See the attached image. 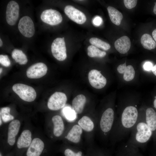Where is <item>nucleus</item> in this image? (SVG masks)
Listing matches in <instances>:
<instances>
[{
  "instance_id": "18",
  "label": "nucleus",
  "mask_w": 156,
  "mask_h": 156,
  "mask_svg": "<svg viewBox=\"0 0 156 156\" xmlns=\"http://www.w3.org/2000/svg\"><path fill=\"white\" fill-rule=\"evenodd\" d=\"M117 70L119 73L123 74V79L126 81L133 79L135 75V71L133 66L131 65L126 66V63L120 65Z\"/></svg>"
},
{
  "instance_id": "23",
  "label": "nucleus",
  "mask_w": 156,
  "mask_h": 156,
  "mask_svg": "<svg viewBox=\"0 0 156 156\" xmlns=\"http://www.w3.org/2000/svg\"><path fill=\"white\" fill-rule=\"evenodd\" d=\"M140 42L142 46L145 49L151 50L156 47L155 42L149 34H144L141 37Z\"/></svg>"
},
{
  "instance_id": "16",
  "label": "nucleus",
  "mask_w": 156,
  "mask_h": 156,
  "mask_svg": "<svg viewBox=\"0 0 156 156\" xmlns=\"http://www.w3.org/2000/svg\"><path fill=\"white\" fill-rule=\"evenodd\" d=\"M131 42L129 38L124 36L117 40L114 43V46L116 50L120 53L125 54L130 49Z\"/></svg>"
},
{
  "instance_id": "35",
  "label": "nucleus",
  "mask_w": 156,
  "mask_h": 156,
  "mask_svg": "<svg viewBox=\"0 0 156 156\" xmlns=\"http://www.w3.org/2000/svg\"><path fill=\"white\" fill-rule=\"evenodd\" d=\"M116 156H127L122 147L120 146L118 150Z\"/></svg>"
},
{
  "instance_id": "40",
  "label": "nucleus",
  "mask_w": 156,
  "mask_h": 156,
  "mask_svg": "<svg viewBox=\"0 0 156 156\" xmlns=\"http://www.w3.org/2000/svg\"><path fill=\"white\" fill-rule=\"evenodd\" d=\"M3 45V42L1 39L0 38V47H1Z\"/></svg>"
},
{
  "instance_id": "1",
  "label": "nucleus",
  "mask_w": 156,
  "mask_h": 156,
  "mask_svg": "<svg viewBox=\"0 0 156 156\" xmlns=\"http://www.w3.org/2000/svg\"><path fill=\"white\" fill-rule=\"evenodd\" d=\"M130 133V137L125 144L143 149L153 135L145 121L144 114H139L137 122Z\"/></svg>"
},
{
  "instance_id": "13",
  "label": "nucleus",
  "mask_w": 156,
  "mask_h": 156,
  "mask_svg": "<svg viewBox=\"0 0 156 156\" xmlns=\"http://www.w3.org/2000/svg\"><path fill=\"white\" fill-rule=\"evenodd\" d=\"M21 125L20 121L18 119H14L9 123L7 134V142L10 146H13L15 144Z\"/></svg>"
},
{
  "instance_id": "3",
  "label": "nucleus",
  "mask_w": 156,
  "mask_h": 156,
  "mask_svg": "<svg viewBox=\"0 0 156 156\" xmlns=\"http://www.w3.org/2000/svg\"><path fill=\"white\" fill-rule=\"evenodd\" d=\"M12 88L14 91L24 101L32 102L36 97V94L35 90L32 87L27 85L16 83L13 86Z\"/></svg>"
},
{
  "instance_id": "34",
  "label": "nucleus",
  "mask_w": 156,
  "mask_h": 156,
  "mask_svg": "<svg viewBox=\"0 0 156 156\" xmlns=\"http://www.w3.org/2000/svg\"><path fill=\"white\" fill-rule=\"evenodd\" d=\"M153 66L152 63L149 61L145 62L143 65L144 69L146 71L152 70Z\"/></svg>"
},
{
  "instance_id": "21",
  "label": "nucleus",
  "mask_w": 156,
  "mask_h": 156,
  "mask_svg": "<svg viewBox=\"0 0 156 156\" xmlns=\"http://www.w3.org/2000/svg\"><path fill=\"white\" fill-rule=\"evenodd\" d=\"M107 10L111 21L117 25H119L123 18L121 13L115 8L110 6L107 7Z\"/></svg>"
},
{
  "instance_id": "31",
  "label": "nucleus",
  "mask_w": 156,
  "mask_h": 156,
  "mask_svg": "<svg viewBox=\"0 0 156 156\" xmlns=\"http://www.w3.org/2000/svg\"><path fill=\"white\" fill-rule=\"evenodd\" d=\"M123 1L125 6L128 9H131L135 7L137 1L136 0H124Z\"/></svg>"
},
{
  "instance_id": "29",
  "label": "nucleus",
  "mask_w": 156,
  "mask_h": 156,
  "mask_svg": "<svg viewBox=\"0 0 156 156\" xmlns=\"http://www.w3.org/2000/svg\"><path fill=\"white\" fill-rule=\"evenodd\" d=\"M63 112L66 118L69 120H73L76 118V113L75 112L68 107L64 108Z\"/></svg>"
},
{
  "instance_id": "25",
  "label": "nucleus",
  "mask_w": 156,
  "mask_h": 156,
  "mask_svg": "<svg viewBox=\"0 0 156 156\" xmlns=\"http://www.w3.org/2000/svg\"><path fill=\"white\" fill-rule=\"evenodd\" d=\"M120 146L127 156H144L138 148L125 144Z\"/></svg>"
},
{
  "instance_id": "8",
  "label": "nucleus",
  "mask_w": 156,
  "mask_h": 156,
  "mask_svg": "<svg viewBox=\"0 0 156 156\" xmlns=\"http://www.w3.org/2000/svg\"><path fill=\"white\" fill-rule=\"evenodd\" d=\"M45 148L43 139L36 137L32 139L31 144L27 150L26 156H40Z\"/></svg>"
},
{
  "instance_id": "26",
  "label": "nucleus",
  "mask_w": 156,
  "mask_h": 156,
  "mask_svg": "<svg viewBox=\"0 0 156 156\" xmlns=\"http://www.w3.org/2000/svg\"><path fill=\"white\" fill-rule=\"evenodd\" d=\"M88 55L91 57H103L106 55V53L104 51L100 50L97 47L91 45L89 46L87 48Z\"/></svg>"
},
{
  "instance_id": "27",
  "label": "nucleus",
  "mask_w": 156,
  "mask_h": 156,
  "mask_svg": "<svg viewBox=\"0 0 156 156\" xmlns=\"http://www.w3.org/2000/svg\"><path fill=\"white\" fill-rule=\"evenodd\" d=\"M89 42L92 45L105 51L109 50L111 47L109 44L97 38H90Z\"/></svg>"
},
{
  "instance_id": "38",
  "label": "nucleus",
  "mask_w": 156,
  "mask_h": 156,
  "mask_svg": "<svg viewBox=\"0 0 156 156\" xmlns=\"http://www.w3.org/2000/svg\"><path fill=\"white\" fill-rule=\"evenodd\" d=\"M153 12L155 14H156V3L155 5L153 8Z\"/></svg>"
},
{
  "instance_id": "6",
  "label": "nucleus",
  "mask_w": 156,
  "mask_h": 156,
  "mask_svg": "<svg viewBox=\"0 0 156 156\" xmlns=\"http://www.w3.org/2000/svg\"><path fill=\"white\" fill-rule=\"evenodd\" d=\"M18 28L20 32L26 37H31L35 33L34 23L31 18L28 16H24L20 19Z\"/></svg>"
},
{
  "instance_id": "2",
  "label": "nucleus",
  "mask_w": 156,
  "mask_h": 156,
  "mask_svg": "<svg viewBox=\"0 0 156 156\" xmlns=\"http://www.w3.org/2000/svg\"><path fill=\"white\" fill-rule=\"evenodd\" d=\"M115 116L113 109L109 107L102 113L99 122L100 130L104 135H107L112 129Z\"/></svg>"
},
{
  "instance_id": "41",
  "label": "nucleus",
  "mask_w": 156,
  "mask_h": 156,
  "mask_svg": "<svg viewBox=\"0 0 156 156\" xmlns=\"http://www.w3.org/2000/svg\"><path fill=\"white\" fill-rule=\"evenodd\" d=\"M2 71V68H0V74L1 73Z\"/></svg>"
},
{
  "instance_id": "22",
  "label": "nucleus",
  "mask_w": 156,
  "mask_h": 156,
  "mask_svg": "<svg viewBox=\"0 0 156 156\" xmlns=\"http://www.w3.org/2000/svg\"><path fill=\"white\" fill-rule=\"evenodd\" d=\"M78 124L82 129L87 132L92 131L94 127L93 122L87 116H84L78 120Z\"/></svg>"
},
{
  "instance_id": "33",
  "label": "nucleus",
  "mask_w": 156,
  "mask_h": 156,
  "mask_svg": "<svg viewBox=\"0 0 156 156\" xmlns=\"http://www.w3.org/2000/svg\"><path fill=\"white\" fill-rule=\"evenodd\" d=\"M102 22L103 20L101 17L98 16L94 17L92 21L93 24L96 27H98L101 25Z\"/></svg>"
},
{
  "instance_id": "14",
  "label": "nucleus",
  "mask_w": 156,
  "mask_h": 156,
  "mask_svg": "<svg viewBox=\"0 0 156 156\" xmlns=\"http://www.w3.org/2000/svg\"><path fill=\"white\" fill-rule=\"evenodd\" d=\"M33 139L31 131L28 129L24 130L18 138L16 142V146L19 150L28 148Z\"/></svg>"
},
{
  "instance_id": "4",
  "label": "nucleus",
  "mask_w": 156,
  "mask_h": 156,
  "mask_svg": "<svg viewBox=\"0 0 156 156\" xmlns=\"http://www.w3.org/2000/svg\"><path fill=\"white\" fill-rule=\"evenodd\" d=\"M51 51L53 57L59 61H62L67 57L66 50L64 38H57L53 42Z\"/></svg>"
},
{
  "instance_id": "36",
  "label": "nucleus",
  "mask_w": 156,
  "mask_h": 156,
  "mask_svg": "<svg viewBox=\"0 0 156 156\" xmlns=\"http://www.w3.org/2000/svg\"><path fill=\"white\" fill-rule=\"evenodd\" d=\"M152 35L153 38L156 42V29H155L152 32Z\"/></svg>"
},
{
  "instance_id": "11",
  "label": "nucleus",
  "mask_w": 156,
  "mask_h": 156,
  "mask_svg": "<svg viewBox=\"0 0 156 156\" xmlns=\"http://www.w3.org/2000/svg\"><path fill=\"white\" fill-rule=\"evenodd\" d=\"M64 12L70 19L78 24H82L86 20L85 14L73 6H66L64 9Z\"/></svg>"
},
{
  "instance_id": "28",
  "label": "nucleus",
  "mask_w": 156,
  "mask_h": 156,
  "mask_svg": "<svg viewBox=\"0 0 156 156\" xmlns=\"http://www.w3.org/2000/svg\"><path fill=\"white\" fill-rule=\"evenodd\" d=\"M10 109L9 107L1 108L0 111V119L4 122H7L14 120V117L10 114Z\"/></svg>"
},
{
  "instance_id": "37",
  "label": "nucleus",
  "mask_w": 156,
  "mask_h": 156,
  "mask_svg": "<svg viewBox=\"0 0 156 156\" xmlns=\"http://www.w3.org/2000/svg\"><path fill=\"white\" fill-rule=\"evenodd\" d=\"M152 71L154 75L156 76V64L153 66Z\"/></svg>"
},
{
  "instance_id": "30",
  "label": "nucleus",
  "mask_w": 156,
  "mask_h": 156,
  "mask_svg": "<svg viewBox=\"0 0 156 156\" xmlns=\"http://www.w3.org/2000/svg\"><path fill=\"white\" fill-rule=\"evenodd\" d=\"M0 63L5 67H8L10 64V61L7 55H0Z\"/></svg>"
},
{
  "instance_id": "17",
  "label": "nucleus",
  "mask_w": 156,
  "mask_h": 156,
  "mask_svg": "<svg viewBox=\"0 0 156 156\" xmlns=\"http://www.w3.org/2000/svg\"><path fill=\"white\" fill-rule=\"evenodd\" d=\"M51 120L53 125V134L55 137H59L62 135L64 130L63 120L62 117L58 115L53 116Z\"/></svg>"
},
{
  "instance_id": "20",
  "label": "nucleus",
  "mask_w": 156,
  "mask_h": 156,
  "mask_svg": "<svg viewBox=\"0 0 156 156\" xmlns=\"http://www.w3.org/2000/svg\"><path fill=\"white\" fill-rule=\"evenodd\" d=\"M82 129L78 125H74L68 133L66 136L69 141L74 143H78L80 140Z\"/></svg>"
},
{
  "instance_id": "15",
  "label": "nucleus",
  "mask_w": 156,
  "mask_h": 156,
  "mask_svg": "<svg viewBox=\"0 0 156 156\" xmlns=\"http://www.w3.org/2000/svg\"><path fill=\"white\" fill-rule=\"evenodd\" d=\"M146 122L152 132L153 134L156 133V112L151 107L147 108L144 114Z\"/></svg>"
},
{
  "instance_id": "32",
  "label": "nucleus",
  "mask_w": 156,
  "mask_h": 156,
  "mask_svg": "<svg viewBox=\"0 0 156 156\" xmlns=\"http://www.w3.org/2000/svg\"><path fill=\"white\" fill-rule=\"evenodd\" d=\"M64 154L65 156H82V152L79 151L75 153L69 148H67L64 151Z\"/></svg>"
},
{
  "instance_id": "10",
  "label": "nucleus",
  "mask_w": 156,
  "mask_h": 156,
  "mask_svg": "<svg viewBox=\"0 0 156 156\" xmlns=\"http://www.w3.org/2000/svg\"><path fill=\"white\" fill-rule=\"evenodd\" d=\"M90 83L93 87L97 89L103 88L106 85L107 80L99 71L96 69L90 70L88 75Z\"/></svg>"
},
{
  "instance_id": "24",
  "label": "nucleus",
  "mask_w": 156,
  "mask_h": 156,
  "mask_svg": "<svg viewBox=\"0 0 156 156\" xmlns=\"http://www.w3.org/2000/svg\"><path fill=\"white\" fill-rule=\"evenodd\" d=\"M12 58L21 65L26 64L28 61L26 55L21 50L14 49L12 53Z\"/></svg>"
},
{
  "instance_id": "12",
  "label": "nucleus",
  "mask_w": 156,
  "mask_h": 156,
  "mask_svg": "<svg viewBox=\"0 0 156 156\" xmlns=\"http://www.w3.org/2000/svg\"><path fill=\"white\" fill-rule=\"evenodd\" d=\"M47 66L42 62L35 64L31 66L26 71L28 77L30 79H38L42 77L47 73Z\"/></svg>"
},
{
  "instance_id": "39",
  "label": "nucleus",
  "mask_w": 156,
  "mask_h": 156,
  "mask_svg": "<svg viewBox=\"0 0 156 156\" xmlns=\"http://www.w3.org/2000/svg\"><path fill=\"white\" fill-rule=\"evenodd\" d=\"M154 107L156 109V98H155L153 102Z\"/></svg>"
},
{
  "instance_id": "7",
  "label": "nucleus",
  "mask_w": 156,
  "mask_h": 156,
  "mask_svg": "<svg viewBox=\"0 0 156 156\" xmlns=\"http://www.w3.org/2000/svg\"><path fill=\"white\" fill-rule=\"evenodd\" d=\"M40 18L44 22L51 25L59 24L62 21V17L60 13L52 9L43 11L41 14Z\"/></svg>"
},
{
  "instance_id": "5",
  "label": "nucleus",
  "mask_w": 156,
  "mask_h": 156,
  "mask_svg": "<svg viewBox=\"0 0 156 156\" xmlns=\"http://www.w3.org/2000/svg\"><path fill=\"white\" fill-rule=\"evenodd\" d=\"M67 96L64 93L56 92L49 98L47 104L49 109L52 110H57L63 108L66 105Z\"/></svg>"
},
{
  "instance_id": "19",
  "label": "nucleus",
  "mask_w": 156,
  "mask_h": 156,
  "mask_svg": "<svg viewBox=\"0 0 156 156\" xmlns=\"http://www.w3.org/2000/svg\"><path fill=\"white\" fill-rule=\"evenodd\" d=\"M86 102V97L82 94H79L74 98L72 102V108L76 114L82 113Z\"/></svg>"
},
{
  "instance_id": "9",
  "label": "nucleus",
  "mask_w": 156,
  "mask_h": 156,
  "mask_svg": "<svg viewBox=\"0 0 156 156\" xmlns=\"http://www.w3.org/2000/svg\"><path fill=\"white\" fill-rule=\"evenodd\" d=\"M19 6L16 1H11L8 3L6 12V19L10 25H14L18 20L19 14Z\"/></svg>"
}]
</instances>
